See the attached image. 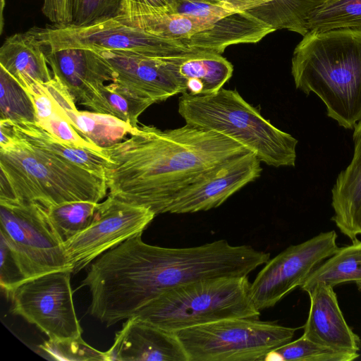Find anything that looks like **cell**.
<instances>
[{"instance_id":"cell-1","label":"cell","mask_w":361,"mask_h":361,"mask_svg":"<svg viewBox=\"0 0 361 361\" xmlns=\"http://www.w3.org/2000/svg\"><path fill=\"white\" fill-rule=\"evenodd\" d=\"M248 152L224 135L186 123L165 130L138 126L128 138L102 149L109 159L108 195L156 216L164 214L201 173Z\"/></svg>"},{"instance_id":"cell-2","label":"cell","mask_w":361,"mask_h":361,"mask_svg":"<svg viewBox=\"0 0 361 361\" xmlns=\"http://www.w3.org/2000/svg\"><path fill=\"white\" fill-rule=\"evenodd\" d=\"M135 235L107 251L99 272L103 296L113 312L128 319L161 294L194 281L247 276L269 253L226 240L171 248L149 245Z\"/></svg>"},{"instance_id":"cell-3","label":"cell","mask_w":361,"mask_h":361,"mask_svg":"<svg viewBox=\"0 0 361 361\" xmlns=\"http://www.w3.org/2000/svg\"><path fill=\"white\" fill-rule=\"evenodd\" d=\"M0 198L35 202L46 208L98 203L108 187L104 174L86 169L16 136L0 120Z\"/></svg>"},{"instance_id":"cell-4","label":"cell","mask_w":361,"mask_h":361,"mask_svg":"<svg viewBox=\"0 0 361 361\" xmlns=\"http://www.w3.org/2000/svg\"><path fill=\"white\" fill-rule=\"evenodd\" d=\"M295 87L314 93L329 117L345 129L361 121V30L310 31L294 49Z\"/></svg>"},{"instance_id":"cell-5","label":"cell","mask_w":361,"mask_h":361,"mask_svg":"<svg viewBox=\"0 0 361 361\" xmlns=\"http://www.w3.org/2000/svg\"><path fill=\"white\" fill-rule=\"evenodd\" d=\"M178 104L186 124L227 137L268 166H295L298 140L264 118L236 90L221 88L206 95L184 92Z\"/></svg>"},{"instance_id":"cell-6","label":"cell","mask_w":361,"mask_h":361,"mask_svg":"<svg viewBox=\"0 0 361 361\" xmlns=\"http://www.w3.org/2000/svg\"><path fill=\"white\" fill-rule=\"evenodd\" d=\"M247 276L203 279L171 289L134 315L161 329H180L233 318H259Z\"/></svg>"},{"instance_id":"cell-7","label":"cell","mask_w":361,"mask_h":361,"mask_svg":"<svg viewBox=\"0 0 361 361\" xmlns=\"http://www.w3.org/2000/svg\"><path fill=\"white\" fill-rule=\"evenodd\" d=\"M296 330L259 318H233L175 333L189 361H257L291 341Z\"/></svg>"},{"instance_id":"cell-8","label":"cell","mask_w":361,"mask_h":361,"mask_svg":"<svg viewBox=\"0 0 361 361\" xmlns=\"http://www.w3.org/2000/svg\"><path fill=\"white\" fill-rule=\"evenodd\" d=\"M0 235L15 254L27 281L56 271H72L63 242L43 205L0 198Z\"/></svg>"},{"instance_id":"cell-9","label":"cell","mask_w":361,"mask_h":361,"mask_svg":"<svg viewBox=\"0 0 361 361\" xmlns=\"http://www.w3.org/2000/svg\"><path fill=\"white\" fill-rule=\"evenodd\" d=\"M28 31L42 47L51 49L80 47L95 51H130L156 57L191 51L181 41L152 35L116 18L84 26L68 24L35 27Z\"/></svg>"},{"instance_id":"cell-10","label":"cell","mask_w":361,"mask_h":361,"mask_svg":"<svg viewBox=\"0 0 361 361\" xmlns=\"http://www.w3.org/2000/svg\"><path fill=\"white\" fill-rule=\"evenodd\" d=\"M72 271H56L29 279L11 293L13 314L35 325L54 342L81 338L71 285Z\"/></svg>"},{"instance_id":"cell-11","label":"cell","mask_w":361,"mask_h":361,"mask_svg":"<svg viewBox=\"0 0 361 361\" xmlns=\"http://www.w3.org/2000/svg\"><path fill=\"white\" fill-rule=\"evenodd\" d=\"M155 216L147 208L108 195L105 200L99 202L91 224L63 243L73 274L128 238L142 233Z\"/></svg>"},{"instance_id":"cell-12","label":"cell","mask_w":361,"mask_h":361,"mask_svg":"<svg viewBox=\"0 0 361 361\" xmlns=\"http://www.w3.org/2000/svg\"><path fill=\"white\" fill-rule=\"evenodd\" d=\"M334 231L290 245L269 259L250 284V296L258 310L274 306L337 250Z\"/></svg>"},{"instance_id":"cell-13","label":"cell","mask_w":361,"mask_h":361,"mask_svg":"<svg viewBox=\"0 0 361 361\" xmlns=\"http://www.w3.org/2000/svg\"><path fill=\"white\" fill-rule=\"evenodd\" d=\"M261 161L248 152L203 171L173 198L166 213L186 214L218 207L247 184L258 178Z\"/></svg>"},{"instance_id":"cell-14","label":"cell","mask_w":361,"mask_h":361,"mask_svg":"<svg viewBox=\"0 0 361 361\" xmlns=\"http://www.w3.org/2000/svg\"><path fill=\"white\" fill-rule=\"evenodd\" d=\"M97 51L114 70L112 82L137 99L152 105L183 94L167 56H150L130 51Z\"/></svg>"},{"instance_id":"cell-15","label":"cell","mask_w":361,"mask_h":361,"mask_svg":"<svg viewBox=\"0 0 361 361\" xmlns=\"http://www.w3.org/2000/svg\"><path fill=\"white\" fill-rule=\"evenodd\" d=\"M41 47L53 76L64 85L75 102L86 107L104 82L115 78L113 67L97 51L80 47Z\"/></svg>"},{"instance_id":"cell-16","label":"cell","mask_w":361,"mask_h":361,"mask_svg":"<svg viewBox=\"0 0 361 361\" xmlns=\"http://www.w3.org/2000/svg\"><path fill=\"white\" fill-rule=\"evenodd\" d=\"M106 360L189 361L178 338L167 331L132 316L116 334Z\"/></svg>"},{"instance_id":"cell-17","label":"cell","mask_w":361,"mask_h":361,"mask_svg":"<svg viewBox=\"0 0 361 361\" xmlns=\"http://www.w3.org/2000/svg\"><path fill=\"white\" fill-rule=\"evenodd\" d=\"M307 293L310 307L302 336L336 350L358 353L360 338L346 323L333 287L320 283Z\"/></svg>"},{"instance_id":"cell-18","label":"cell","mask_w":361,"mask_h":361,"mask_svg":"<svg viewBox=\"0 0 361 361\" xmlns=\"http://www.w3.org/2000/svg\"><path fill=\"white\" fill-rule=\"evenodd\" d=\"M42 85L55 111L81 136L100 148L121 142L134 130L130 125L113 116L79 111L67 89L54 76Z\"/></svg>"},{"instance_id":"cell-19","label":"cell","mask_w":361,"mask_h":361,"mask_svg":"<svg viewBox=\"0 0 361 361\" xmlns=\"http://www.w3.org/2000/svg\"><path fill=\"white\" fill-rule=\"evenodd\" d=\"M183 93L192 95L213 94L231 78L233 65L221 54L191 50L166 57Z\"/></svg>"},{"instance_id":"cell-20","label":"cell","mask_w":361,"mask_h":361,"mask_svg":"<svg viewBox=\"0 0 361 361\" xmlns=\"http://www.w3.org/2000/svg\"><path fill=\"white\" fill-rule=\"evenodd\" d=\"M353 140L351 161L338 175L331 190L332 219L352 242L361 234V121L354 128Z\"/></svg>"},{"instance_id":"cell-21","label":"cell","mask_w":361,"mask_h":361,"mask_svg":"<svg viewBox=\"0 0 361 361\" xmlns=\"http://www.w3.org/2000/svg\"><path fill=\"white\" fill-rule=\"evenodd\" d=\"M274 31L246 11H238L216 20L208 29L183 40V43L193 51L221 54L230 45L257 43Z\"/></svg>"},{"instance_id":"cell-22","label":"cell","mask_w":361,"mask_h":361,"mask_svg":"<svg viewBox=\"0 0 361 361\" xmlns=\"http://www.w3.org/2000/svg\"><path fill=\"white\" fill-rule=\"evenodd\" d=\"M48 66L41 46L29 31L8 37L0 48V67L23 87L49 82L53 74Z\"/></svg>"},{"instance_id":"cell-23","label":"cell","mask_w":361,"mask_h":361,"mask_svg":"<svg viewBox=\"0 0 361 361\" xmlns=\"http://www.w3.org/2000/svg\"><path fill=\"white\" fill-rule=\"evenodd\" d=\"M4 121L9 125L13 134L30 144L86 169L104 174L109 159L104 154L68 144L47 132L37 123Z\"/></svg>"},{"instance_id":"cell-24","label":"cell","mask_w":361,"mask_h":361,"mask_svg":"<svg viewBox=\"0 0 361 361\" xmlns=\"http://www.w3.org/2000/svg\"><path fill=\"white\" fill-rule=\"evenodd\" d=\"M114 18L152 35L181 42L215 23L180 13H121Z\"/></svg>"},{"instance_id":"cell-25","label":"cell","mask_w":361,"mask_h":361,"mask_svg":"<svg viewBox=\"0 0 361 361\" xmlns=\"http://www.w3.org/2000/svg\"><path fill=\"white\" fill-rule=\"evenodd\" d=\"M320 283L333 288L353 283L361 292V241L357 239L351 245L338 247L312 271L300 288L308 293Z\"/></svg>"},{"instance_id":"cell-26","label":"cell","mask_w":361,"mask_h":361,"mask_svg":"<svg viewBox=\"0 0 361 361\" xmlns=\"http://www.w3.org/2000/svg\"><path fill=\"white\" fill-rule=\"evenodd\" d=\"M257 4L246 11L271 27L301 35L308 32L307 21L312 11L326 0H252Z\"/></svg>"},{"instance_id":"cell-27","label":"cell","mask_w":361,"mask_h":361,"mask_svg":"<svg viewBox=\"0 0 361 361\" xmlns=\"http://www.w3.org/2000/svg\"><path fill=\"white\" fill-rule=\"evenodd\" d=\"M149 106L111 82L99 90L87 107L94 112L113 116L135 128L138 127L139 116Z\"/></svg>"},{"instance_id":"cell-28","label":"cell","mask_w":361,"mask_h":361,"mask_svg":"<svg viewBox=\"0 0 361 361\" xmlns=\"http://www.w3.org/2000/svg\"><path fill=\"white\" fill-rule=\"evenodd\" d=\"M310 31L361 30V0H326L308 17Z\"/></svg>"},{"instance_id":"cell-29","label":"cell","mask_w":361,"mask_h":361,"mask_svg":"<svg viewBox=\"0 0 361 361\" xmlns=\"http://www.w3.org/2000/svg\"><path fill=\"white\" fill-rule=\"evenodd\" d=\"M0 120L37 123L36 109L32 97L2 67H0Z\"/></svg>"},{"instance_id":"cell-30","label":"cell","mask_w":361,"mask_h":361,"mask_svg":"<svg viewBox=\"0 0 361 361\" xmlns=\"http://www.w3.org/2000/svg\"><path fill=\"white\" fill-rule=\"evenodd\" d=\"M98 204L99 202L76 201L47 208L49 219L63 243L91 224Z\"/></svg>"},{"instance_id":"cell-31","label":"cell","mask_w":361,"mask_h":361,"mask_svg":"<svg viewBox=\"0 0 361 361\" xmlns=\"http://www.w3.org/2000/svg\"><path fill=\"white\" fill-rule=\"evenodd\" d=\"M358 353L339 351L314 343L303 336L282 345L269 353L264 360L285 361H350Z\"/></svg>"},{"instance_id":"cell-32","label":"cell","mask_w":361,"mask_h":361,"mask_svg":"<svg viewBox=\"0 0 361 361\" xmlns=\"http://www.w3.org/2000/svg\"><path fill=\"white\" fill-rule=\"evenodd\" d=\"M37 123L54 136L68 144L102 153V148L81 136L66 119L55 111L52 104L49 107L37 114Z\"/></svg>"},{"instance_id":"cell-33","label":"cell","mask_w":361,"mask_h":361,"mask_svg":"<svg viewBox=\"0 0 361 361\" xmlns=\"http://www.w3.org/2000/svg\"><path fill=\"white\" fill-rule=\"evenodd\" d=\"M123 0H73L72 23L84 26L114 18L121 11Z\"/></svg>"},{"instance_id":"cell-34","label":"cell","mask_w":361,"mask_h":361,"mask_svg":"<svg viewBox=\"0 0 361 361\" xmlns=\"http://www.w3.org/2000/svg\"><path fill=\"white\" fill-rule=\"evenodd\" d=\"M40 348L50 356L58 360H106L105 352L99 351L87 343L82 337L61 342L48 340Z\"/></svg>"},{"instance_id":"cell-35","label":"cell","mask_w":361,"mask_h":361,"mask_svg":"<svg viewBox=\"0 0 361 361\" xmlns=\"http://www.w3.org/2000/svg\"><path fill=\"white\" fill-rule=\"evenodd\" d=\"M0 249V284L5 295L9 298L13 291L27 279L15 254L1 235Z\"/></svg>"},{"instance_id":"cell-36","label":"cell","mask_w":361,"mask_h":361,"mask_svg":"<svg viewBox=\"0 0 361 361\" xmlns=\"http://www.w3.org/2000/svg\"><path fill=\"white\" fill-rule=\"evenodd\" d=\"M238 11L231 7L208 0H174L173 13L188 15L216 22Z\"/></svg>"},{"instance_id":"cell-37","label":"cell","mask_w":361,"mask_h":361,"mask_svg":"<svg viewBox=\"0 0 361 361\" xmlns=\"http://www.w3.org/2000/svg\"><path fill=\"white\" fill-rule=\"evenodd\" d=\"M173 5L174 0H123L119 13H173Z\"/></svg>"},{"instance_id":"cell-38","label":"cell","mask_w":361,"mask_h":361,"mask_svg":"<svg viewBox=\"0 0 361 361\" xmlns=\"http://www.w3.org/2000/svg\"><path fill=\"white\" fill-rule=\"evenodd\" d=\"M73 0H43V14L54 25H68L73 20Z\"/></svg>"},{"instance_id":"cell-39","label":"cell","mask_w":361,"mask_h":361,"mask_svg":"<svg viewBox=\"0 0 361 361\" xmlns=\"http://www.w3.org/2000/svg\"><path fill=\"white\" fill-rule=\"evenodd\" d=\"M226 4L236 11H247L256 6L252 0H208Z\"/></svg>"},{"instance_id":"cell-40","label":"cell","mask_w":361,"mask_h":361,"mask_svg":"<svg viewBox=\"0 0 361 361\" xmlns=\"http://www.w3.org/2000/svg\"><path fill=\"white\" fill-rule=\"evenodd\" d=\"M1 4H0V11H1V20H0V30H1V33L2 32V30H3V28H4V15H3V13H4V8L5 7V4H6V0H1Z\"/></svg>"}]
</instances>
